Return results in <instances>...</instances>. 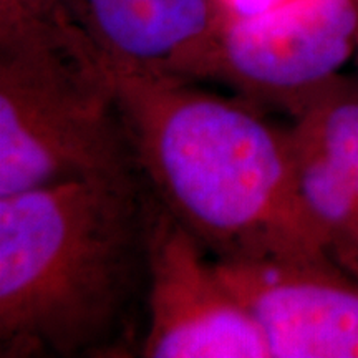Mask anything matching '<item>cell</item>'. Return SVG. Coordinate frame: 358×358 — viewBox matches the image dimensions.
Here are the masks:
<instances>
[{"instance_id": "cell-1", "label": "cell", "mask_w": 358, "mask_h": 358, "mask_svg": "<svg viewBox=\"0 0 358 358\" xmlns=\"http://www.w3.org/2000/svg\"><path fill=\"white\" fill-rule=\"evenodd\" d=\"M151 211L138 169L0 198V357L140 350Z\"/></svg>"}, {"instance_id": "cell-2", "label": "cell", "mask_w": 358, "mask_h": 358, "mask_svg": "<svg viewBox=\"0 0 358 358\" xmlns=\"http://www.w3.org/2000/svg\"><path fill=\"white\" fill-rule=\"evenodd\" d=\"M115 85L143 181L217 261L329 254L299 194L289 129L194 80Z\"/></svg>"}, {"instance_id": "cell-3", "label": "cell", "mask_w": 358, "mask_h": 358, "mask_svg": "<svg viewBox=\"0 0 358 358\" xmlns=\"http://www.w3.org/2000/svg\"><path fill=\"white\" fill-rule=\"evenodd\" d=\"M136 171L108 71L52 55H0V198Z\"/></svg>"}, {"instance_id": "cell-4", "label": "cell", "mask_w": 358, "mask_h": 358, "mask_svg": "<svg viewBox=\"0 0 358 358\" xmlns=\"http://www.w3.org/2000/svg\"><path fill=\"white\" fill-rule=\"evenodd\" d=\"M138 352L146 358H268L256 320L217 259L155 198Z\"/></svg>"}, {"instance_id": "cell-5", "label": "cell", "mask_w": 358, "mask_h": 358, "mask_svg": "<svg viewBox=\"0 0 358 358\" xmlns=\"http://www.w3.org/2000/svg\"><path fill=\"white\" fill-rule=\"evenodd\" d=\"M358 50V0H289L261 15L226 17L208 78L297 113Z\"/></svg>"}, {"instance_id": "cell-6", "label": "cell", "mask_w": 358, "mask_h": 358, "mask_svg": "<svg viewBox=\"0 0 358 358\" xmlns=\"http://www.w3.org/2000/svg\"><path fill=\"white\" fill-rule=\"evenodd\" d=\"M217 262L268 358H358V277L329 254Z\"/></svg>"}, {"instance_id": "cell-7", "label": "cell", "mask_w": 358, "mask_h": 358, "mask_svg": "<svg viewBox=\"0 0 358 358\" xmlns=\"http://www.w3.org/2000/svg\"><path fill=\"white\" fill-rule=\"evenodd\" d=\"M116 77L208 78L226 13L214 0H69Z\"/></svg>"}, {"instance_id": "cell-8", "label": "cell", "mask_w": 358, "mask_h": 358, "mask_svg": "<svg viewBox=\"0 0 358 358\" xmlns=\"http://www.w3.org/2000/svg\"><path fill=\"white\" fill-rule=\"evenodd\" d=\"M289 128L299 194L330 256L358 274V80L340 75Z\"/></svg>"}, {"instance_id": "cell-9", "label": "cell", "mask_w": 358, "mask_h": 358, "mask_svg": "<svg viewBox=\"0 0 358 358\" xmlns=\"http://www.w3.org/2000/svg\"><path fill=\"white\" fill-rule=\"evenodd\" d=\"M15 53L52 55L108 71L69 0H0V55Z\"/></svg>"}, {"instance_id": "cell-10", "label": "cell", "mask_w": 358, "mask_h": 358, "mask_svg": "<svg viewBox=\"0 0 358 358\" xmlns=\"http://www.w3.org/2000/svg\"><path fill=\"white\" fill-rule=\"evenodd\" d=\"M226 17L231 19H244V17L261 15L264 12L289 2V0H214Z\"/></svg>"}, {"instance_id": "cell-11", "label": "cell", "mask_w": 358, "mask_h": 358, "mask_svg": "<svg viewBox=\"0 0 358 358\" xmlns=\"http://www.w3.org/2000/svg\"><path fill=\"white\" fill-rule=\"evenodd\" d=\"M355 58H357V65H358V50H357V55H355Z\"/></svg>"}, {"instance_id": "cell-12", "label": "cell", "mask_w": 358, "mask_h": 358, "mask_svg": "<svg viewBox=\"0 0 358 358\" xmlns=\"http://www.w3.org/2000/svg\"><path fill=\"white\" fill-rule=\"evenodd\" d=\"M357 277H358V274H357Z\"/></svg>"}]
</instances>
